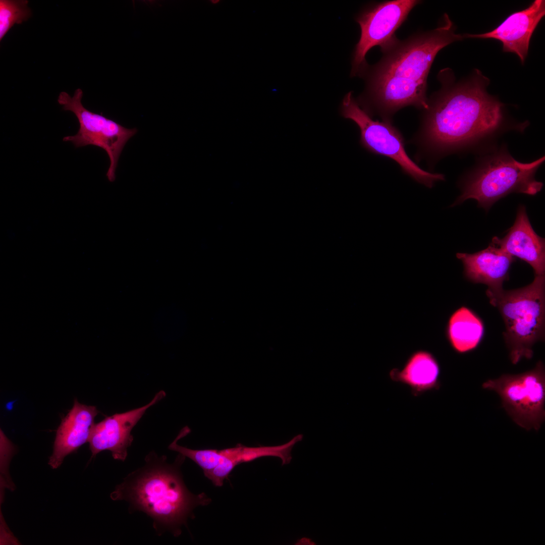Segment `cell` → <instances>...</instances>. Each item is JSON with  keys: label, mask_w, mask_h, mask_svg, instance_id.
Wrapping results in <instances>:
<instances>
[{"label": "cell", "mask_w": 545, "mask_h": 545, "mask_svg": "<svg viewBox=\"0 0 545 545\" xmlns=\"http://www.w3.org/2000/svg\"><path fill=\"white\" fill-rule=\"evenodd\" d=\"M455 30L445 14L435 29L399 39L383 52L377 63L368 66L362 77L366 80L365 91L356 100L360 106L370 116L376 115L391 123L395 113L404 107L426 110L427 79L435 56L443 48L464 38Z\"/></svg>", "instance_id": "6da1fadb"}, {"label": "cell", "mask_w": 545, "mask_h": 545, "mask_svg": "<svg viewBox=\"0 0 545 545\" xmlns=\"http://www.w3.org/2000/svg\"><path fill=\"white\" fill-rule=\"evenodd\" d=\"M450 71L439 74L442 88L428 99L415 141L426 152L442 156L477 144L502 131L503 104L486 91L489 81L479 71L454 83Z\"/></svg>", "instance_id": "7a4b0ae2"}, {"label": "cell", "mask_w": 545, "mask_h": 545, "mask_svg": "<svg viewBox=\"0 0 545 545\" xmlns=\"http://www.w3.org/2000/svg\"><path fill=\"white\" fill-rule=\"evenodd\" d=\"M185 458L179 453L174 462L169 463L165 456L150 452L144 466L129 474L116 486L111 499L125 501L131 510L147 514L159 535L170 531L175 536L179 535L181 526L193 515V510L210 502L205 494H193L185 486L180 470Z\"/></svg>", "instance_id": "3957f363"}, {"label": "cell", "mask_w": 545, "mask_h": 545, "mask_svg": "<svg viewBox=\"0 0 545 545\" xmlns=\"http://www.w3.org/2000/svg\"><path fill=\"white\" fill-rule=\"evenodd\" d=\"M544 161L542 156L530 162H520L504 147L484 156L461 183V193L452 206L474 199L488 209L497 201L512 193L535 195L542 183L535 174Z\"/></svg>", "instance_id": "277c9868"}, {"label": "cell", "mask_w": 545, "mask_h": 545, "mask_svg": "<svg viewBox=\"0 0 545 545\" xmlns=\"http://www.w3.org/2000/svg\"><path fill=\"white\" fill-rule=\"evenodd\" d=\"M486 294L503 318L504 338L512 363L517 364L523 358H531L533 346L544 336V275H535L533 282L524 287L487 290Z\"/></svg>", "instance_id": "5b68a950"}, {"label": "cell", "mask_w": 545, "mask_h": 545, "mask_svg": "<svg viewBox=\"0 0 545 545\" xmlns=\"http://www.w3.org/2000/svg\"><path fill=\"white\" fill-rule=\"evenodd\" d=\"M342 115L354 121L359 128L360 143L369 151L390 157L402 171L416 182L431 188L435 183L445 180L444 175L424 171L407 154L401 132L391 122L374 120L354 98L352 91L344 96L341 107Z\"/></svg>", "instance_id": "8992f818"}, {"label": "cell", "mask_w": 545, "mask_h": 545, "mask_svg": "<svg viewBox=\"0 0 545 545\" xmlns=\"http://www.w3.org/2000/svg\"><path fill=\"white\" fill-rule=\"evenodd\" d=\"M482 386L500 396L503 408L518 425L527 430L540 429L545 419V369L541 361L531 370L503 374Z\"/></svg>", "instance_id": "52a82bcc"}, {"label": "cell", "mask_w": 545, "mask_h": 545, "mask_svg": "<svg viewBox=\"0 0 545 545\" xmlns=\"http://www.w3.org/2000/svg\"><path fill=\"white\" fill-rule=\"evenodd\" d=\"M83 94V91L78 88L73 96L65 91L61 92L58 96L59 104L64 111L73 113L79 124L77 133L64 137L63 140L71 142L76 148L91 145L104 149L110 159L106 176L110 182H113L116 180V171L121 153L137 130L124 127L111 119L88 110L81 102Z\"/></svg>", "instance_id": "ba28073f"}, {"label": "cell", "mask_w": 545, "mask_h": 545, "mask_svg": "<svg viewBox=\"0 0 545 545\" xmlns=\"http://www.w3.org/2000/svg\"><path fill=\"white\" fill-rule=\"evenodd\" d=\"M421 2L392 0L374 3L365 7L356 17L361 28L360 39L353 54L351 76L362 77L368 65L365 59L372 47L379 46L384 52L399 40L395 31L406 20L411 11Z\"/></svg>", "instance_id": "9c48e42d"}, {"label": "cell", "mask_w": 545, "mask_h": 545, "mask_svg": "<svg viewBox=\"0 0 545 545\" xmlns=\"http://www.w3.org/2000/svg\"><path fill=\"white\" fill-rule=\"evenodd\" d=\"M164 391L158 392L148 404L129 411L116 413L94 424L89 439L92 457L108 450L114 459L124 461L128 455L133 437L131 431L146 410L165 397Z\"/></svg>", "instance_id": "30bf717a"}, {"label": "cell", "mask_w": 545, "mask_h": 545, "mask_svg": "<svg viewBox=\"0 0 545 545\" xmlns=\"http://www.w3.org/2000/svg\"><path fill=\"white\" fill-rule=\"evenodd\" d=\"M544 14L545 1L535 0L527 8L511 14L494 30L482 34H466L464 36L499 40L503 44V51L516 53L523 64L532 34Z\"/></svg>", "instance_id": "8fae6325"}, {"label": "cell", "mask_w": 545, "mask_h": 545, "mask_svg": "<svg viewBox=\"0 0 545 545\" xmlns=\"http://www.w3.org/2000/svg\"><path fill=\"white\" fill-rule=\"evenodd\" d=\"M492 243L529 264L535 275H544V239L533 230L524 206L519 207L515 221L506 236L502 239L494 237Z\"/></svg>", "instance_id": "7c38bea8"}, {"label": "cell", "mask_w": 545, "mask_h": 545, "mask_svg": "<svg viewBox=\"0 0 545 545\" xmlns=\"http://www.w3.org/2000/svg\"><path fill=\"white\" fill-rule=\"evenodd\" d=\"M98 412L95 406L82 404L75 400L73 407L57 431L53 452L48 461L52 469L59 467L67 455L88 442Z\"/></svg>", "instance_id": "4fadbf2b"}, {"label": "cell", "mask_w": 545, "mask_h": 545, "mask_svg": "<svg viewBox=\"0 0 545 545\" xmlns=\"http://www.w3.org/2000/svg\"><path fill=\"white\" fill-rule=\"evenodd\" d=\"M456 256L462 261L468 279L487 285V290L492 291L503 289V282L508 279L509 268L515 260L514 257L492 243L480 251L472 254L458 253Z\"/></svg>", "instance_id": "5bb4252c"}, {"label": "cell", "mask_w": 545, "mask_h": 545, "mask_svg": "<svg viewBox=\"0 0 545 545\" xmlns=\"http://www.w3.org/2000/svg\"><path fill=\"white\" fill-rule=\"evenodd\" d=\"M440 368L434 356L429 351L417 350L412 353L401 368L389 372L390 379L408 387L412 395L418 397L430 391L438 390Z\"/></svg>", "instance_id": "9a60e30c"}, {"label": "cell", "mask_w": 545, "mask_h": 545, "mask_svg": "<svg viewBox=\"0 0 545 545\" xmlns=\"http://www.w3.org/2000/svg\"><path fill=\"white\" fill-rule=\"evenodd\" d=\"M447 337L453 348L464 353L475 348L483 334L481 320L471 311L462 307L451 316L448 323Z\"/></svg>", "instance_id": "2e32d148"}, {"label": "cell", "mask_w": 545, "mask_h": 545, "mask_svg": "<svg viewBox=\"0 0 545 545\" xmlns=\"http://www.w3.org/2000/svg\"><path fill=\"white\" fill-rule=\"evenodd\" d=\"M27 0L0 1V40L15 24L27 21L31 15Z\"/></svg>", "instance_id": "e0dca14e"}]
</instances>
